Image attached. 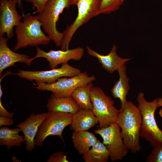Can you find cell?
<instances>
[{
  "label": "cell",
  "mask_w": 162,
  "mask_h": 162,
  "mask_svg": "<svg viewBox=\"0 0 162 162\" xmlns=\"http://www.w3.org/2000/svg\"><path fill=\"white\" fill-rule=\"evenodd\" d=\"M18 0L0 1V36L6 34L8 39L14 36V27L18 26L22 16L16 8Z\"/></svg>",
  "instance_id": "11"
},
{
  "label": "cell",
  "mask_w": 162,
  "mask_h": 162,
  "mask_svg": "<svg viewBox=\"0 0 162 162\" xmlns=\"http://www.w3.org/2000/svg\"><path fill=\"white\" fill-rule=\"evenodd\" d=\"M71 5V0H49L37 15L44 32L57 47L61 46L63 36L57 29V22L64 10Z\"/></svg>",
  "instance_id": "4"
},
{
  "label": "cell",
  "mask_w": 162,
  "mask_h": 162,
  "mask_svg": "<svg viewBox=\"0 0 162 162\" xmlns=\"http://www.w3.org/2000/svg\"><path fill=\"white\" fill-rule=\"evenodd\" d=\"M81 72L79 69L73 67L67 63L63 64L60 68L51 69L50 70L28 71L20 70L18 73L14 74L30 81L35 80L36 82L51 84L62 77H72L77 75Z\"/></svg>",
  "instance_id": "10"
},
{
  "label": "cell",
  "mask_w": 162,
  "mask_h": 162,
  "mask_svg": "<svg viewBox=\"0 0 162 162\" xmlns=\"http://www.w3.org/2000/svg\"><path fill=\"white\" fill-rule=\"evenodd\" d=\"M47 162H68L66 153L58 152L52 154L47 161Z\"/></svg>",
  "instance_id": "25"
},
{
  "label": "cell",
  "mask_w": 162,
  "mask_h": 162,
  "mask_svg": "<svg viewBox=\"0 0 162 162\" xmlns=\"http://www.w3.org/2000/svg\"><path fill=\"white\" fill-rule=\"evenodd\" d=\"M158 103L159 107L162 106V98H158Z\"/></svg>",
  "instance_id": "29"
},
{
  "label": "cell",
  "mask_w": 162,
  "mask_h": 162,
  "mask_svg": "<svg viewBox=\"0 0 162 162\" xmlns=\"http://www.w3.org/2000/svg\"><path fill=\"white\" fill-rule=\"evenodd\" d=\"M121 128L117 122L109 126L94 131L103 139V143L108 149L112 161L121 160L127 154L129 150L125 146L122 138Z\"/></svg>",
  "instance_id": "9"
},
{
  "label": "cell",
  "mask_w": 162,
  "mask_h": 162,
  "mask_svg": "<svg viewBox=\"0 0 162 162\" xmlns=\"http://www.w3.org/2000/svg\"><path fill=\"white\" fill-rule=\"evenodd\" d=\"M48 116L39 127L35 139V146L41 147L46 138L56 136L64 140L63 131L71 124L73 114L70 113L48 111Z\"/></svg>",
  "instance_id": "8"
},
{
  "label": "cell",
  "mask_w": 162,
  "mask_h": 162,
  "mask_svg": "<svg viewBox=\"0 0 162 162\" xmlns=\"http://www.w3.org/2000/svg\"><path fill=\"white\" fill-rule=\"evenodd\" d=\"M90 97L92 111L98 119L99 128L117 122L120 111L114 106V102L110 96L100 88L93 86L91 89Z\"/></svg>",
  "instance_id": "5"
},
{
  "label": "cell",
  "mask_w": 162,
  "mask_h": 162,
  "mask_svg": "<svg viewBox=\"0 0 162 162\" xmlns=\"http://www.w3.org/2000/svg\"><path fill=\"white\" fill-rule=\"evenodd\" d=\"M20 130L18 127L10 129L6 127L0 129V145L5 146L9 150L14 146L20 147L22 144L25 142L24 136L20 135Z\"/></svg>",
  "instance_id": "20"
},
{
  "label": "cell",
  "mask_w": 162,
  "mask_h": 162,
  "mask_svg": "<svg viewBox=\"0 0 162 162\" xmlns=\"http://www.w3.org/2000/svg\"><path fill=\"white\" fill-rule=\"evenodd\" d=\"M95 79L94 75L90 76L87 72H83L69 78H59L51 84L36 82V86L34 88L38 90L50 92L56 97L70 96L76 88L92 82Z\"/></svg>",
  "instance_id": "6"
},
{
  "label": "cell",
  "mask_w": 162,
  "mask_h": 162,
  "mask_svg": "<svg viewBox=\"0 0 162 162\" xmlns=\"http://www.w3.org/2000/svg\"><path fill=\"white\" fill-rule=\"evenodd\" d=\"M82 158L85 162H106L110 158L109 152L104 144L98 140L83 155Z\"/></svg>",
  "instance_id": "22"
},
{
  "label": "cell",
  "mask_w": 162,
  "mask_h": 162,
  "mask_svg": "<svg viewBox=\"0 0 162 162\" xmlns=\"http://www.w3.org/2000/svg\"><path fill=\"white\" fill-rule=\"evenodd\" d=\"M72 139L74 147L79 154L83 155L98 140L93 133L88 131H74Z\"/></svg>",
  "instance_id": "19"
},
{
  "label": "cell",
  "mask_w": 162,
  "mask_h": 162,
  "mask_svg": "<svg viewBox=\"0 0 162 162\" xmlns=\"http://www.w3.org/2000/svg\"><path fill=\"white\" fill-rule=\"evenodd\" d=\"M125 63L121 65L118 69L119 78L111 90V94L115 98H118L121 101L120 112L123 110L127 100L126 97L130 89L129 79L126 74Z\"/></svg>",
  "instance_id": "17"
},
{
  "label": "cell",
  "mask_w": 162,
  "mask_h": 162,
  "mask_svg": "<svg viewBox=\"0 0 162 162\" xmlns=\"http://www.w3.org/2000/svg\"><path fill=\"white\" fill-rule=\"evenodd\" d=\"M71 5H76L78 0H71Z\"/></svg>",
  "instance_id": "30"
},
{
  "label": "cell",
  "mask_w": 162,
  "mask_h": 162,
  "mask_svg": "<svg viewBox=\"0 0 162 162\" xmlns=\"http://www.w3.org/2000/svg\"><path fill=\"white\" fill-rule=\"evenodd\" d=\"M46 106L48 111L68 113L73 115L80 109L71 96L56 97L52 94Z\"/></svg>",
  "instance_id": "18"
},
{
  "label": "cell",
  "mask_w": 162,
  "mask_h": 162,
  "mask_svg": "<svg viewBox=\"0 0 162 162\" xmlns=\"http://www.w3.org/2000/svg\"><path fill=\"white\" fill-rule=\"evenodd\" d=\"M116 122L121 129V135L126 148L133 153L140 151L142 117L138 107L132 101H127Z\"/></svg>",
  "instance_id": "1"
},
{
  "label": "cell",
  "mask_w": 162,
  "mask_h": 162,
  "mask_svg": "<svg viewBox=\"0 0 162 162\" xmlns=\"http://www.w3.org/2000/svg\"><path fill=\"white\" fill-rule=\"evenodd\" d=\"M117 46L114 44L110 53L106 55L100 54L94 51L88 46H86L87 52L91 56L97 58L102 68L109 74H111L117 70L124 64L130 61L132 58H123L119 56L116 52Z\"/></svg>",
  "instance_id": "15"
},
{
  "label": "cell",
  "mask_w": 162,
  "mask_h": 162,
  "mask_svg": "<svg viewBox=\"0 0 162 162\" xmlns=\"http://www.w3.org/2000/svg\"><path fill=\"white\" fill-rule=\"evenodd\" d=\"M148 162H162V144L154 147L146 160Z\"/></svg>",
  "instance_id": "24"
},
{
  "label": "cell",
  "mask_w": 162,
  "mask_h": 162,
  "mask_svg": "<svg viewBox=\"0 0 162 162\" xmlns=\"http://www.w3.org/2000/svg\"><path fill=\"white\" fill-rule=\"evenodd\" d=\"M93 86L92 82L76 88L71 96L78 105L80 109L92 110L93 106L91 99V89Z\"/></svg>",
  "instance_id": "21"
},
{
  "label": "cell",
  "mask_w": 162,
  "mask_h": 162,
  "mask_svg": "<svg viewBox=\"0 0 162 162\" xmlns=\"http://www.w3.org/2000/svg\"><path fill=\"white\" fill-rule=\"evenodd\" d=\"M8 38L0 36V76L6 68L14 65L15 63L21 62L29 66L31 63L28 55L16 53L7 45Z\"/></svg>",
  "instance_id": "14"
},
{
  "label": "cell",
  "mask_w": 162,
  "mask_h": 162,
  "mask_svg": "<svg viewBox=\"0 0 162 162\" xmlns=\"http://www.w3.org/2000/svg\"><path fill=\"white\" fill-rule=\"evenodd\" d=\"M14 124V120L12 118L0 116V127L2 126H10Z\"/></svg>",
  "instance_id": "28"
},
{
  "label": "cell",
  "mask_w": 162,
  "mask_h": 162,
  "mask_svg": "<svg viewBox=\"0 0 162 162\" xmlns=\"http://www.w3.org/2000/svg\"><path fill=\"white\" fill-rule=\"evenodd\" d=\"M98 123V119L92 110L80 109L73 115L70 128L74 131H88Z\"/></svg>",
  "instance_id": "16"
},
{
  "label": "cell",
  "mask_w": 162,
  "mask_h": 162,
  "mask_svg": "<svg viewBox=\"0 0 162 162\" xmlns=\"http://www.w3.org/2000/svg\"><path fill=\"white\" fill-rule=\"evenodd\" d=\"M160 116L162 117V108L160 109L159 112Z\"/></svg>",
  "instance_id": "32"
},
{
  "label": "cell",
  "mask_w": 162,
  "mask_h": 162,
  "mask_svg": "<svg viewBox=\"0 0 162 162\" xmlns=\"http://www.w3.org/2000/svg\"><path fill=\"white\" fill-rule=\"evenodd\" d=\"M36 50V55L30 58V61L32 62L38 58H44L48 62L50 69L56 68L59 64L68 63L71 60L77 61L81 60L84 52V49L81 47L67 50H51L48 52H46L38 47H37Z\"/></svg>",
  "instance_id": "12"
},
{
  "label": "cell",
  "mask_w": 162,
  "mask_h": 162,
  "mask_svg": "<svg viewBox=\"0 0 162 162\" xmlns=\"http://www.w3.org/2000/svg\"><path fill=\"white\" fill-rule=\"evenodd\" d=\"M2 92L1 84H0V116L13 118L14 114L13 112H8L4 107L1 100Z\"/></svg>",
  "instance_id": "27"
},
{
  "label": "cell",
  "mask_w": 162,
  "mask_h": 162,
  "mask_svg": "<svg viewBox=\"0 0 162 162\" xmlns=\"http://www.w3.org/2000/svg\"><path fill=\"white\" fill-rule=\"evenodd\" d=\"M158 98L151 102L147 101L144 93L139 92L136 100L142 117L140 136L154 147L162 144V130L158 126L154 118V112L159 107Z\"/></svg>",
  "instance_id": "3"
},
{
  "label": "cell",
  "mask_w": 162,
  "mask_h": 162,
  "mask_svg": "<svg viewBox=\"0 0 162 162\" xmlns=\"http://www.w3.org/2000/svg\"><path fill=\"white\" fill-rule=\"evenodd\" d=\"M101 0H78L76 5L77 15L74 22L67 26L64 31L61 50L69 49V43L75 32L80 27L92 17L97 16Z\"/></svg>",
  "instance_id": "7"
},
{
  "label": "cell",
  "mask_w": 162,
  "mask_h": 162,
  "mask_svg": "<svg viewBox=\"0 0 162 162\" xmlns=\"http://www.w3.org/2000/svg\"><path fill=\"white\" fill-rule=\"evenodd\" d=\"M22 16L23 21L15 27L17 42L14 51L28 46L48 44L51 40L42 31L37 15L32 16L28 13H23Z\"/></svg>",
  "instance_id": "2"
},
{
  "label": "cell",
  "mask_w": 162,
  "mask_h": 162,
  "mask_svg": "<svg viewBox=\"0 0 162 162\" xmlns=\"http://www.w3.org/2000/svg\"><path fill=\"white\" fill-rule=\"evenodd\" d=\"M23 0H18V5L19 7H21V2Z\"/></svg>",
  "instance_id": "31"
},
{
  "label": "cell",
  "mask_w": 162,
  "mask_h": 162,
  "mask_svg": "<svg viewBox=\"0 0 162 162\" xmlns=\"http://www.w3.org/2000/svg\"><path fill=\"white\" fill-rule=\"evenodd\" d=\"M48 116V112L40 114L32 113L23 122L17 125L25 139V148L31 152L34 148L35 138L40 126Z\"/></svg>",
  "instance_id": "13"
},
{
  "label": "cell",
  "mask_w": 162,
  "mask_h": 162,
  "mask_svg": "<svg viewBox=\"0 0 162 162\" xmlns=\"http://www.w3.org/2000/svg\"><path fill=\"white\" fill-rule=\"evenodd\" d=\"M126 0H101L97 16L108 14L118 10Z\"/></svg>",
  "instance_id": "23"
},
{
  "label": "cell",
  "mask_w": 162,
  "mask_h": 162,
  "mask_svg": "<svg viewBox=\"0 0 162 162\" xmlns=\"http://www.w3.org/2000/svg\"><path fill=\"white\" fill-rule=\"evenodd\" d=\"M49 0H25L27 2L31 3L33 9H36V10L33 13V14L40 13L46 3Z\"/></svg>",
  "instance_id": "26"
}]
</instances>
